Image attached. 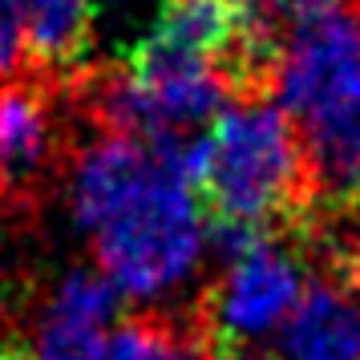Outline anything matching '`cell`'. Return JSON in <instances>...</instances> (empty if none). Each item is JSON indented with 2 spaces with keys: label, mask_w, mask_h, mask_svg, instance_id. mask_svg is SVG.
Instances as JSON below:
<instances>
[{
  "label": "cell",
  "mask_w": 360,
  "mask_h": 360,
  "mask_svg": "<svg viewBox=\"0 0 360 360\" xmlns=\"http://www.w3.org/2000/svg\"><path fill=\"white\" fill-rule=\"evenodd\" d=\"M49 142L53 126L45 98L33 85L8 82L0 89V186L8 195L33 186L49 158Z\"/></svg>",
  "instance_id": "8992f818"
},
{
  "label": "cell",
  "mask_w": 360,
  "mask_h": 360,
  "mask_svg": "<svg viewBox=\"0 0 360 360\" xmlns=\"http://www.w3.org/2000/svg\"><path fill=\"white\" fill-rule=\"evenodd\" d=\"M29 65L25 49V0H0V77L17 82Z\"/></svg>",
  "instance_id": "7c38bea8"
},
{
  "label": "cell",
  "mask_w": 360,
  "mask_h": 360,
  "mask_svg": "<svg viewBox=\"0 0 360 360\" xmlns=\"http://www.w3.org/2000/svg\"><path fill=\"white\" fill-rule=\"evenodd\" d=\"M336 276L352 288V292L360 295V231L348 239V247H344V255H340V267H336Z\"/></svg>",
  "instance_id": "4fadbf2b"
},
{
  "label": "cell",
  "mask_w": 360,
  "mask_h": 360,
  "mask_svg": "<svg viewBox=\"0 0 360 360\" xmlns=\"http://www.w3.org/2000/svg\"><path fill=\"white\" fill-rule=\"evenodd\" d=\"M186 162L211 227L271 235L311 198L304 138L267 94L231 98L191 138Z\"/></svg>",
  "instance_id": "7a4b0ae2"
},
{
  "label": "cell",
  "mask_w": 360,
  "mask_h": 360,
  "mask_svg": "<svg viewBox=\"0 0 360 360\" xmlns=\"http://www.w3.org/2000/svg\"><path fill=\"white\" fill-rule=\"evenodd\" d=\"M235 29H239L235 0H162L146 33L231 65Z\"/></svg>",
  "instance_id": "ba28073f"
},
{
  "label": "cell",
  "mask_w": 360,
  "mask_h": 360,
  "mask_svg": "<svg viewBox=\"0 0 360 360\" xmlns=\"http://www.w3.org/2000/svg\"><path fill=\"white\" fill-rule=\"evenodd\" d=\"M101 0H25V49L29 61L65 73L94 45Z\"/></svg>",
  "instance_id": "52a82bcc"
},
{
  "label": "cell",
  "mask_w": 360,
  "mask_h": 360,
  "mask_svg": "<svg viewBox=\"0 0 360 360\" xmlns=\"http://www.w3.org/2000/svg\"><path fill=\"white\" fill-rule=\"evenodd\" d=\"M276 360H360V295L316 276L276 336Z\"/></svg>",
  "instance_id": "5b68a950"
},
{
  "label": "cell",
  "mask_w": 360,
  "mask_h": 360,
  "mask_svg": "<svg viewBox=\"0 0 360 360\" xmlns=\"http://www.w3.org/2000/svg\"><path fill=\"white\" fill-rule=\"evenodd\" d=\"M214 360H276V356H263L255 348H214Z\"/></svg>",
  "instance_id": "5bb4252c"
},
{
  "label": "cell",
  "mask_w": 360,
  "mask_h": 360,
  "mask_svg": "<svg viewBox=\"0 0 360 360\" xmlns=\"http://www.w3.org/2000/svg\"><path fill=\"white\" fill-rule=\"evenodd\" d=\"M33 360H105V336L41 320L37 324Z\"/></svg>",
  "instance_id": "8fae6325"
},
{
  "label": "cell",
  "mask_w": 360,
  "mask_h": 360,
  "mask_svg": "<svg viewBox=\"0 0 360 360\" xmlns=\"http://www.w3.org/2000/svg\"><path fill=\"white\" fill-rule=\"evenodd\" d=\"M231 89L235 73L227 61L142 33L126 65L105 82L98 110L110 134L186 138L211 126V117L231 101Z\"/></svg>",
  "instance_id": "3957f363"
},
{
  "label": "cell",
  "mask_w": 360,
  "mask_h": 360,
  "mask_svg": "<svg viewBox=\"0 0 360 360\" xmlns=\"http://www.w3.org/2000/svg\"><path fill=\"white\" fill-rule=\"evenodd\" d=\"M191 138L105 134L77 154L69 211L122 300L174 295L207 255V207L186 162Z\"/></svg>",
  "instance_id": "6da1fadb"
},
{
  "label": "cell",
  "mask_w": 360,
  "mask_h": 360,
  "mask_svg": "<svg viewBox=\"0 0 360 360\" xmlns=\"http://www.w3.org/2000/svg\"><path fill=\"white\" fill-rule=\"evenodd\" d=\"M117 308H122V295H117L114 283L101 271L77 267V271L57 279V288L49 292L45 308H41V320L110 336V328L117 320Z\"/></svg>",
  "instance_id": "9c48e42d"
},
{
  "label": "cell",
  "mask_w": 360,
  "mask_h": 360,
  "mask_svg": "<svg viewBox=\"0 0 360 360\" xmlns=\"http://www.w3.org/2000/svg\"><path fill=\"white\" fill-rule=\"evenodd\" d=\"M105 360H198V340L158 316H134L110 328Z\"/></svg>",
  "instance_id": "30bf717a"
},
{
  "label": "cell",
  "mask_w": 360,
  "mask_h": 360,
  "mask_svg": "<svg viewBox=\"0 0 360 360\" xmlns=\"http://www.w3.org/2000/svg\"><path fill=\"white\" fill-rule=\"evenodd\" d=\"M0 360H33V348H25V344H0Z\"/></svg>",
  "instance_id": "9a60e30c"
},
{
  "label": "cell",
  "mask_w": 360,
  "mask_h": 360,
  "mask_svg": "<svg viewBox=\"0 0 360 360\" xmlns=\"http://www.w3.org/2000/svg\"><path fill=\"white\" fill-rule=\"evenodd\" d=\"M308 288L304 259L276 231L231 255L207 295V336L214 348H255L276 340Z\"/></svg>",
  "instance_id": "277c9868"
}]
</instances>
